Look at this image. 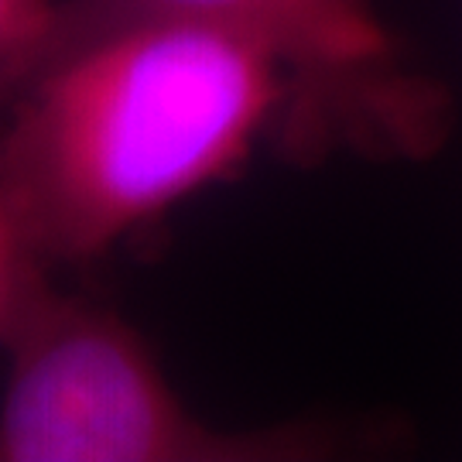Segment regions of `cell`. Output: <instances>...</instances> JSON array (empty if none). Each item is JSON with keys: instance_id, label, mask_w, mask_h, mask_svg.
I'll list each match as a JSON object with an SVG mask.
<instances>
[{"instance_id": "obj_1", "label": "cell", "mask_w": 462, "mask_h": 462, "mask_svg": "<svg viewBox=\"0 0 462 462\" xmlns=\"http://www.w3.org/2000/svg\"><path fill=\"white\" fill-rule=\"evenodd\" d=\"M0 192L45 264H89L274 148L278 62L206 21L141 17L51 51L7 93Z\"/></svg>"}, {"instance_id": "obj_2", "label": "cell", "mask_w": 462, "mask_h": 462, "mask_svg": "<svg viewBox=\"0 0 462 462\" xmlns=\"http://www.w3.org/2000/svg\"><path fill=\"white\" fill-rule=\"evenodd\" d=\"M0 349V462H312L343 446L322 421L199 418L120 315L55 288Z\"/></svg>"}, {"instance_id": "obj_3", "label": "cell", "mask_w": 462, "mask_h": 462, "mask_svg": "<svg viewBox=\"0 0 462 462\" xmlns=\"http://www.w3.org/2000/svg\"><path fill=\"white\" fill-rule=\"evenodd\" d=\"M141 17L206 21L261 45L288 83L274 148L298 165L343 151L421 162L446 144L448 93L408 62L374 0H62L42 62Z\"/></svg>"}, {"instance_id": "obj_4", "label": "cell", "mask_w": 462, "mask_h": 462, "mask_svg": "<svg viewBox=\"0 0 462 462\" xmlns=\"http://www.w3.org/2000/svg\"><path fill=\"white\" fill-rule=\"evenodd\" d=\"M49 264L24 236L14 209L0 192V346L14 336L34 305L49 295Z\"/></svg>"}, {"instance_id": "obj_5", "label": "cell", "mask_w": 462, "mask_h": 462, "mask_svg": "<svg viewBox=\"0 0 462 462\" xmlns=\"http://www.w3.org/2000/svg\"><path fill=\"white\" fill-rule=\"evenodd\" d=\"M59 0H0V97L24 83L49 49Z\"/></svg>"}]
</instances>
